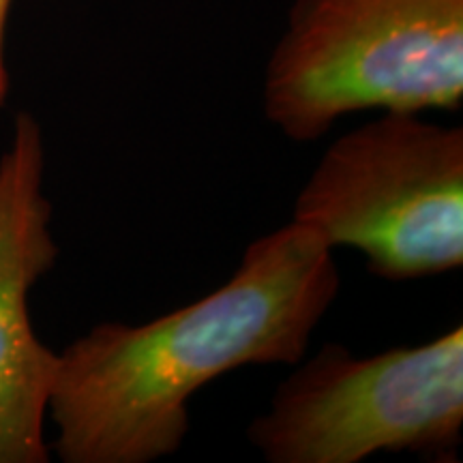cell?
<instances>
[{"label": "cell", "instance_id": "obj_4", "mask_svg": "<svg viewBox=\"0 0 463 463\" xmlns=\"http://www.w3.org/2000/svg\"><path fill=\"white\" fill-rule=\"evenodd\" d=\"M298 364V363H297ZM463 430V328L356 356L326 344L249 425L269 463H358L378 453L453 459Z\"/></svg>", "mask_w": 463, "mask_h": 463}, {"label": "cell", "instance_id": "obj_1", "mask_svg": "<svg viewBox=\"0 0 463 463\" xmlns=\"http://www.w3.org/2000/svg\"><path fill=\"white\" fill-rule=\"evenodd\" d=\"M339 292L333 249L289 222L234 275L146 324L101 322L58 352L48 419L65 463H150L181 450L189 402L247 364H297Z\"/></svg>", "mask_w": 463, "mask_h": 463}, {"label": "cell", "instance_id": "obj_2", "mask_svg": "<svg viewBox=\"0 0 463 463\" xmlns=\"http://www.w3.org/2000/svg\"><path fill=\"white\" fill-rule=\"evenodd\" d=\"M262 95L266 118L294 142L364 109H457L463 0H298Z\"/></svg>", "mask_w": 463, "mask_h": 463}, {"label": "cell", "instance_id": "obj_5", "mask_svg": "<svg viewBox=\"0 0 463 463\" xmlns=\"http://www.w3.org/2000/svg\"><path fill=\"white\" fill-rule=\"evenodd\" d=\"M45 195V140L20 112L0 155V463H45L56 356L37 337L31 292L54 266L58 247Z\"/></svg>", "mask_w": 463, "mask_h": 463}, {"label": "cell", "instance_id": "obj_3", "mask_svg": "<svg viewBox=\"0 0 463 463\" xmlns=\"http://www.w3.org/2000/svg\"><path fill=\"white\" fill-rule=\"evenodd\" d=\"M292 222L324 245L363 253L389 281L463 264V129L382 112L324 150Z\"/></svg>", "mask_w": 463, "mask_h": 463}, {"label": "cell", "instance_id": "obj_6", "mask_svg": "<svg viewBox=\"0 0 463 463\" xmlns=\"http://www.w3.org/2000/svg\"><path fill=\"white\" fill-rule=\"evenodd\" d=\"M14 0H0V109L5 108L9 97V69L5 56V39H7V24Z\"/></svg>", "mask_w": 463, "mask_h": 463}]
</instances>
